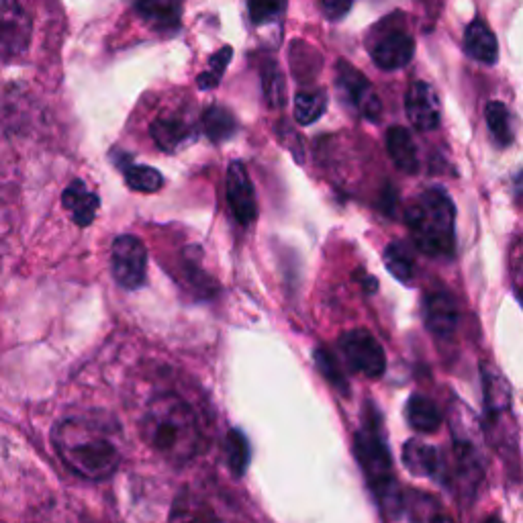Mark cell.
<instances>
[{"mask_svg":"<svg viewBox=\"0 0 523 523\" xmlns=\"http://www.w3.org/2000/svg\"><path fill=\"white\" fill-rule=\"evenodd\" d=\"M141 436L166 462L184 466L203 450V430L197 413L182 397H156L141 417Z\"/></svg>","mask_w":523,"mask_h":523,"instance_id":"obj_1","label":"cell"},{"mask_svg":"<svg viewBox=\"0 0 523 523\" xmlns=\"http://www.w3.org/2000/svg\"><path fill=\"white\" fill-rule=\"evenodd\" d=\"M54 448L64 466L86 481H107L121 464V452L107 425L90 417H66L54 427Z\"/></svg>","mask_w":523,"mask_h":523,"instance_id":"obj_2","label":"cell"},{"mask_svg":"<svg viewBox=\"0 0 523 523\" xmlns=\"http://www.w3.org/2000/svg\"><path fill=\"white\" fill-rule=\"evenodd\" d=\"M358 464L364 472V479L387 517H397L403 511V493L395 479L393 460L385 442L383 423L374 407H368L362 430L354 442Z\"/></svg>","mask_w":523,"mask_h":523,"instance_id":"obj_3","label":"cell"},{"mask_svg":"<svg viewBox=\"0 0 523 523\" xmlns=\"http://www.w3.org/2000/svg\"><path fill=\"white\" fill-rule=\"evenodd\" d=\"M407 225L419 252L452 258L456 250V207L442 188H427L409 205Z\"/></svg>","mask_w":523,"mask_h":523,"instance_id":"obj_4","label":"cell"},{"mask_svg":"<svg viewBox=\"0 0 523 523\" xmlns=\"http://www.w3.org/2000/svg\"><path fill=\"white\" fill-rule=\"evenodd\" d=\"M454 440V468L446 472V485H452L462 497L472 499L485 477V460L479 442V427L466 405L454 403L450 411Z\"/></svg>","mask_w":523,"mask_h":523,"instance_id":"obj_5","label":"cell"},{"mask_svg":"<svg viewBox=\"0 0 523 523\" xmlns=\"http://www.w3.org/2000/svg\"><path fill=\"white\" fill-rule=\"evenodd\" d=\"M485 389V423L487 434L503 460H517V434L511 415V393L501 374L493 368H483Z\"/></svg>","mask_w":523,"mask_h":523,"instance_id":"obj_6","label":"cell"},{"mask_svg":"<svg viewBox=\"0 0 523 523\" xmlns=\"http://www.w3.org/2000/svg\"><path fill=\"white\" fill-rule=\"evenodd\" d=\"M111 272L119 287L137 291L148 272V248L135 235H119L111 248Z\"/></svg>","mask_w":523,"mask_h":523,"instance_id":"obj_7","label":"cell"},{"mask_svg":"<svg viewBox=\"0 0 523 523\" xmlns=\"http://www.w3.org/2000/svg\"><path fill=\"white\" fill-rule=\"evenodd\" d=\"M340 350L346 364L366 378H380L387 370V356L383 346L366 329H352L340 338Z\"/></svg>","mask_w":523,"mask_h":523,"instance_id":"obj_8","label":"cell"},{"mask_svg":"<svg viewBox=\"0 0 523 523\" xmlns=\"http://www.w3.org/2000/svg\"><path fill=\"white\" fill-rule=\"evenodd\" d=\"M33 21L19 0H0V60H13L29 50Z\"/></svg>","mask_w":523,"mask_h":523,"instance_id":"obj_9","label":"cell"},{"mask_svg":"<svg viewBox=\"0 0 523 523\" xmlns=\"http://www.w3.org/2000/svg\"><path fill=\"white\" fill-rule=\"evenodd\" d=\"M370 56L380 70H401L415 54L413 37L401 27H385V23L374 31L370 39Z\"/></svg>","mask_w":523,"mask_h":523,"instance_id":"obj_10","label":"cell"},{"mask_svg":"<svg viewBox=\"0 0 523 523\" xmlns=\"http://www.w3.org/2000/svg\"><path fill=\"white\" fill-rule=\"evenodd\" d=\"M336 80L342 97L360 117L368 121H376L380 117V113H383V105H380L376 90L372 88V84L362 72H358L348 62H340Z\"/></svg>","mask_w":523,"mask_h":523,"instance_id":"obj_11","label":"cell"},{"mask_svg":"<svg viewBox=\"0 0 523 523\" xmlns=\"http://www.w3.org/2000/svg\"><path fill=\"white\" fill-rule=\"evenodd\" d=\"M225 190H227V203L231 207L233 217L244 227H250L258 217V205H256V190L244 162L235 160L229 164Z\"/></svg>","mask_w":523,"mask_h":523,"instance_id":"obj_12","label":"cell"},{"mask_svg":"<svg viewBox=\"0 0 523 523\" xmlns=\"http://www.w3.org/2000/svg\"><path fill=\"white\" fill-rule=\"evenodd\" d=\"M405 111L415 129H419V131L438 129V125L442 121V107H440L436 88L423 80L413 82L407 90Z\"/></svg>","mask_w":523,"mask_h":523,"instance_id":"obj_13","label":"cell"},{"mask_svg":"<svg viewBox=\"0 0 523 523\" xmlns=\"http://www.w3.org/2000/svg\"><path fill=\"white\" fill-rule=\"evenodd\" d=\"M423 319L427 329L440 340H450L460 323V313L454 297L446 291H434L423 299Z\"/></svg>","mask_w":523,"mask_h":523,"instance_id":"obj_14","label":"cell"},{"mask_svg":"<svg viewBox=\"0 0 523 523\" xmlns=\"http://www.w3.org/2000/svg\"><path fill=\"white\" fill-rule=\"evenodd\" d=\"M152 137L162 152H176L197 139L195 123L184 115H162L152 123Z\"/></svg>","mask_w":523,"mask_h":523,"instance_id":"obj_15","label":"cell"},{"mask_svg":"<svg viewBox=\"0 0 523 523\" xmlns=\"http://www.w3.org/2000/svg\"><path fill=\"white\" fill-rule=\"evenodd\" d=\"M403 462L407 470L415 477H430V479H440L444 481L446 474V464L440 458L438 450L430 444L419 442V440H409L403 446Z\"/></svg>","mask_w":523,"mask_h":523,"instance_id":"obj_16","label":"cell"},{"mask_svg":"<svg viewBox=\"0 0 523 523\" xmlns=\"http://www.w3.org/2000/svg\"><path fill=\"white\" fill-rule=\"evenodd\" d=\"M62 205L76 225L88 227L94 221V217H97L101 199L94 195L92 190H88V186L82 180H72L70 186L64 190Z\"/></svg>","mask_w":523,"mask_h":523,"instance_id":"obj_17","label":"cell"},{"mask_svg":"<svg viewBox=\"0 0 523 523\" xmlns=\"http://www.w3.org/2000/svg\"><path fill=\"white\" fill-rule=\"evenodd\" d=\"M464 50L466 54L481 64H495L499 58V45L495 33L487 27L485 21H472L464 33Z\"/></svg>","mask_w":523,"mask_h":523,"instance_id":"obj_18","label":"cell"},{"mask_svg":"<svg viewBox=\"0 0 523 523\" xmlns=\"http://www.w3.org/2000/svg\"><path fill=\"white\" fill-rule=\"evenodd\" d=\"M184 0H135L139 17L158 29H174L180 23Z\"/></svg>","mask_w":523,"mask_h":523,"instance_id":"obj_19","label":"cell"},{"mask_svg":"<svg viewBox=\"0 0 523 523\" xmlns=\"http://www.w3.org/2000/svg\"><path fill=\"white\" fill-rule=\"evenodd\" d=\"M387 150L395 166L407 174H415L419 170V158L415 141L405 127H391L387 133Z\"/></svg>","mask_w":523,"mask_h":523,"instance_id":"obj_20","label":"cell"},{"mask_svg":"<svg viewBox=\"0 0 523 523\" xmlns=\"http://www.w3.org/2000/svg\"><path fill=\"white\" fill-rule=\"evenodd\" d=\"M407 419L415 432L421 434H434L442 425V413L438 405L421 395H413L407 403Z\"/></svg>","mask_w":523,"mask_h":523,"instance_id":"obj_21","label":"cell"},{"mask_svg":"<svg viewBox=\"0 0 523 523\" xmlns=\"http://www.w3.org/2000/svg\"><path fill=\"white\" fill-rule=\"evenodd\" d=\"M203 131L211 141H225L237 131V121L225 107L213 105L203 113Z\"/></svg>","mask_w":523,"mask_h":523,"instance_id":"obj_22","label":"cell"},{"mask_svg":"<svg viewBox=\"0 0 523 523\" xmlns=\"http://www.w3.org/2000/svg\"><path fill=\"white\" fill-rule=\"evenodd\" d=\"M385 266L403 284H409L415 278L413 256H411L409 248L405 244H401V242H395V244L387 246V250H385Z\"/></svg>","mask_w":523,"mask_h":523,"instance_id":"obj_23","label":"cell"},{"mask_svg":"<svg viewBox=\"0 0 523 523\" xmlns=\"http://www.w3.org/2000/svg\"><path fill=\"white\" fill-rule=\"evenodd\" d=\"M327 109V94L323 90H305L295 97V119L301 125L315 123Z\"/></svg>","mask_w":523,"mask_h":523,"instance_id":"obj_24","label":"cell"},{"mask_svg":"<svg viewBox=\"0 0 523 523\" xmlns=\"http://www.w3.org/2000/svg\"><path fill=\"white\" fill-rule=\"evenodd\" d=\"M125 182L129 188L137 190V193H158L164 186V176L150 166H139V164H125Z\"/></svg>","mask_w":523,"mask_h":523,"instance_id":"obj_25","label":"cell"},{"mask_svg":"<svg viewBox=\"0 0 523 523\" xmlns=\"http://www.w3.org/2000/svg\"><path fill=\"white\" fill-rule=\"evenodd\" d=\"M250 444L246 440V436L237 430H231L227 440H225V456H227V464L229 468L237 474V477H242L246 472L248 464H250Z\"/></svg>","mask_w":523,"mask_h":523,"instance_id":"obj_26","label":"cell"},{"mask_svg":"<svg viewBox=\"0 0 523 523\" xmlns=\"http://www.w3.org/2000/svg\"><path fill=\"white\" fill-rule=\"evenodd\" d=\"M487 125L495 137L499 146L507 148L513 144V129H511V117L503 103L493 101L487 105Z\"/></svg>","mask_w":523,"mask_h":523,"instance_id":"obj_27","label":"cell"},{"mask_svg":"<svg viewBox=\"0 0 523 523\" xmlns=\"http://www.w3.org/2000/svg\"><path fill=\"white\" fill-rule=\"evenodd\" d=\"M262 84H264V94L270 107L278 109L284 105V78L274 62H266L262 68Z\"/></svg>","mask_w":523,"mask_h":523,"instance_id":"obj_28","label":"cell"},{"mask_svg":"<svg viewBox=\"0 0 523 523\" xmlns=\"http://www.w3.org/2000/svg\"><path fill=\"white\" fill-rule=\"evenodd\" d=\"M231 56H233L231 47H223V50H219L217 54L211 56L209 68L197 80L201 90H211V88H215L221 82V76L225 74V70H227L229 62H231Z\"/></svg>","mask_w":523,"mask_h":523,"instance_id":"obj_29","label":"cell"},{"mask_svg":"<svg viewBox=\"0 0 523 523\" xmlns=\"http://www.w3.org/2000/svg\"><path fill=\"white\" fill-rule=\"evenodd\" d=\"M250 19L254 25H264L268 21L278 19L284 9H287V0H248Z\"/></svg>","mask_w":523,"mask_h":523,"instance_id":"obj_30","label":"cell"},{"mask_svg":"<svg viewBox=\"0 0 523 523\" xmlns=\"http://www.w3.org/2000/svg\"><path fill=\"white\" fill-rule=\"evenodd\" d=\"M315 360H317V368L323 372V376L329 380L331 385H334L340 393H348V383H346V378H344V372L342 368L338 366L336 358L331 356L327 350H317L315 352Z\"/></svg>","mask_w":523,"mask_h":523,"instance_id":"obj_31","label":"cell"},{"mask_svg":"<svg viewBox=\"0 0 523 523\" xmlns=\"http://www.w3.org/2000/svg\"><path fill=\"white\" fill-rule=\"evenodd\" d=\"M354 5H356V0H321L323 13L329 21L344 19Z\"/></svg>","mask_w":523,"mask_h":523,"instance_id":"obj_32","label":"cell"},{"mask_svg":"<svg viewBox=\"0 0 523 523\" xmlns=\"http://www.w3.org/2000/svg\"><path fill=\"white\" fill-rule=\"evenodd\" d=\"M513 287L517 291L519 301L523 303V252L519 254L515 266H513Z\"/></svg>","mask_w":523,"mask_h":523,"instance_id":"obj_33","label":"cell"},{"mask_svg":"<svg viewBox=\"0 0 523 523\" xmlns=\"http://www.w3.org/2000/svg\"><path fill=\"white\" fill-rule=\"evenodd\" d=\"M513 188H515V197H517L519 205H523V172H519V174L515 176Z\"/></svg>","mask_w":523,"mask_h":523,"instance_id":"obj_34","label":"cell"}]
</instances>
